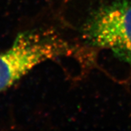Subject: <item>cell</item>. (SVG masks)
Returning <instances> with one entry per match:
<instances>
[{
  "instance_id": "2",
  "label": "cell",
  "mask_w": 131,
  "mask_h": 131,
  "mask_svg": "<svg viewBox=\"0 0 131 131\" xmlns=\"http://www.w3.org/2000/svg\"><path fill=\"white\" fill-rule=\"evenodd\" d=\"M82 36L131 66V0H114L94 11L84 24Z\"/></svg>"
},
{
  "instance_id": "1",
  "label": "cell",
  "mask_w": 131,
  "mask_h": 131,
  "mask_svg": "<svg viewBox=\"0 0 131 131\" xmlns=\"http://www.w3.org/2000/svg\"><path fill=\"white\" fill-rule=\"evenodd\" d=\"M74 48L50 29H31L17 34L12 45L0 53V92L39 64L70 56Z\"/></svg>"
}]
</instances>
